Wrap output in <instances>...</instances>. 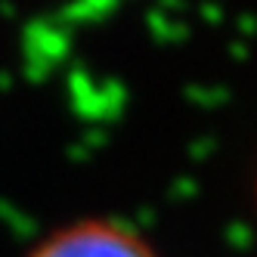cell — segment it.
I'll list each match as a JSON object with an SVG mask.
<instances>
[{
	"mask_svg": "<svg viewBox=\"0 0 257 257\" xmlns=\"http://www.w3.org/2000/svg\"><path fill=\"white\" fill-rule=\"evenodd\" d=\"M22 257H161L146 238L112 217H81L44 232Z\"/></svg>",
	"mask_w": 257,
	"mask_h": 257,
	"instance_id": "cell-1",
	"label": "cell"
}]
</instances>
